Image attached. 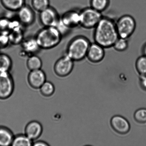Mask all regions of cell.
<instances>
[{"label": "cell", "mask_w": 146, "mask_h": 146, "mask_svg": "<svg viewBox=\"0 0 146 146\" xmlns=\"http://www.w3.org/2000/svg\"><path fill=\"white\" fill-rule=\"evenodd\" d=\"M94 29V42L105 49L113 47L119 38L115 22L108 17H103Z\"/></svg>", "instance_id": "obj_1"}, {"label": "cell", "mask_w": 146, "mask_h": 146, "mask_svg": "<svg viewBox=\"0 0 146 146\" xmlns=\"http://www.w3.org/2000/svg\"><path fill=\"white\" fill-rule=\"evenodd\" d=\"M40 49L55 48L61 42L63 36L56 27H44L35 37Z\"/></svg>", "instance_id": "obj_2"}, {"label": "cell", "mask_w": 146, "mask_h": 146, "mask_svg": "<svg viewBox=\"0 0 146 146\" xmlns=\"http://www.w3.org/2000/svg\"><path fill=\"white\" fill-rule=\"evenodd\" d=\"M91 43L86 37L79 35L73 38L67 46L66 55L74 61H80L86 57Z\"/></svg>", "instance_id": "obj_3"}, {"label": "cell", "mask_w": 146, "mask_h": 146, "mask_svg": "<svg viewBox=\"0 0 146 146\" xmlns=\"http://www.w3.org/2000/svg\"><path fill=\"white\" fill-rule=\"evenodd\" d=\"M115 24L119 36L128 39L135 32L137 26L133 17L127 14L120 17Z\"/></svg>", "instance_id": "obj_4"}, {"label": "cell", "mask_w": 146, "mask_h": 146, "mask_svg": "<svg viewBox=\"0 0 146 146\" xmlns=\"http://www.w3.org/2000/svg\"><path fill=\"white\" fill-rule=\"evenodd\" d=\"M80 26L85 29H94L103 17L102 13L91 7L80 11Z\"/></svg>", "instance_id": "obj_5"}, {"label": "cell", "mask_w": 146, "mask_h": 146, "mask_svg": "<svg viewBox=\"0 0 146 146\" xmlns=\"http://www.w3.org/2000/svg\"><path fill=\"white\" fill-rule=\"evenodd\" d=\"M14 82L10 72H0V100L10 98L14 92Z\"/></svg>", "instance_id": "obj_6"}, {"label": "cell", "mask_w": 146, "mask_h": 146, "mask_svg": "<svg viewBox=\"0 0 146 146\" xmlns=\"http://www.w3.org/2000/svg\"><path fill=\"white\" fill-rule=\"evenodd\" d=\"M74 61L66 55L61 57L54 64V72L58 76L64 77L69 75L73 70Z\"/></svg>", "instance_id": "obj_7"}, {"label": "cell", "mask_w": 146, "mask_h": 146, "mask_svg": "<svg viewBox=\"0 0 146 146\" xmlns=\"http://www.w3.org/2000/svg\"><path fill=\"white\" fill-rule=\"evenodd\" d=\"M39 20L44 27H55L60 18L56 10L50 6L40 12Z\"/></svg>", "instance_id": "obj_8"}, {"label": "cell", "mask_w": 146, "mask_h": 146, "mask_svg": "<svg viewBox=\"0 0 146 146\" xmlns=\"http://www.w3.org/2000/svg\"><path fill=\"white\" fill-rule=\"evenodd\" d=\"M105 49L97 43H91L86 58L93 63L101 62L105 57Z\"/></svg>", "instance_id": "obj_9"}, {"label": "cell", "mask_w": 146, "mask_h": 146, "mask_svg": "<svg viewBox=\"0 0 146 146\" xmlns=\"http://www.w3.org/2000/svg\"><path fill=\"white\" fill-rule=\"evenodd\" d=\"M17 12L18 20L23 25L28 26L33 23L35 21L34 9L29 6L25 4Z\"/></svg>", "instance_id": "obj_10"}, {"label": "cell", "mask_w": 146, "mask_h": 146, "mask_svg": "<svg viewBox=\"0 0 146 146\" xmlns=\"http://www.w3.org/2000/svg\"><path fill=\"white\" fill-rule=\"evenodd\" d=\"M29 84L34 89H39L41 86L46 81V76L41 69L30 71L28 78Z\"/></svg>", "instance_id": "obj_11"}, {"label": "cell", "mask_w": 146, "mask_h": 146, "mask_svg": "<svg viewBox=\"0 0 146 146\" xmlns=\"http://www.w3.org/2000/svg\"><path fill=\"white\" fill-rule=\"evenodd\" d=\"M42 124L39 121H33L26 125L24 134L33 141H36L40 137L43 132Z\"/></svg>", "instance_id": "obj_12"}, {"label": "cell", "mask_w": 146, "mask_h": 146, "mask_svg": "<svg viewBox=\"0 0 146 146\" xmlns=\"http://www.w3.org/2000/svg\"><path fill=\"white\" fill-rule=\"evenodd\" d=\"M111 127L118 133L125 134L129 132L131 128L129 122L124 117L121 116H114L111 121Z\"/></svg>", "instance_id": "obj_13"}, {"label": "cell", "mask_w": 146, "mask_h": 146, "mask_svg": "<svg viewBox=\"0 0 146 146\" xmlns=\"http://www.w3.org/2000/svg\"><path fill=\"white\" fill-rule=\"evenodd\" d=\"M60 19L65 25L72 29L80 26V11H67L60 17Z\"/></svg>", "instance_id": "obj_14"}, {"label": "cell", "mask_w": 146, "mask_h": 146, "mask_svg": "<svg viewBox=\"0 0 146 146\" xmlns=\"http://www.w3.org/2000/svg\"><path fill=\"white\" fill-rule=\"evenodd\" d=\"M21 44L23 52L31 55L36 54L40 49L35 37L24 39Z\"/></svg>", "instance_id": "obj_15"}, {"label": "cell", "mask_w": 146, "mask_h": 146, "mask_svg": "<svg viewBox=\"0 0 146 146\" xmlns=\"http://www.w3.org/2000/svg\"><path fill=\"white\" fill-rule=\"evenodd\" d=\"M14 135L10 129L0 126V146H11Z\"/></svg>", "instance_id": "obj_16"}, {"label": "cell", "mask_w": 146, "mask_h": 146, "mask_svg": "<svg viewBox=\"0 0 146 146\" xmlns=\"http://www.w3.org/2000/svg\"><path fill=\"white\" fill-rule=\"evenodd\" d=\"M10 44L14 45L21 44L24 39L23 32L21 27L11 30L8 34Z\"/></svg>", "instance_id": "obj_17"}, {"label": "cell", "mask_w": 146, "mask_h": 146, "mask_svg": "<svg viewBox=\"0 0 146 146\" xmlns=\"http://www.w3.org/2000/svg\"><path fill=\"white\" fill-rule=\"evenodd\" d=\"M3 6L8 11H17L25 5V0H1Z\"/></svg>", "instance_id": "obj_18"}, {"label": "cell", "mask_w": 146, "mask_h": 146, "mask_svg": "<svg viewBox=\"0 0 146 146\" xmlns=\"http://www.w3.org/2000/svg\"><path fill=\"white\" fill-rule=\"evenodd\" d=\"M42 66V60L36 54L29 56L27 61V66L30 71L41 69Z\"/></svg>", "instance_id": "obj_19"}, {"label": "cell", "mask_w": 146, "mask_h": 146, "mask_svg": "<svg viewBox=\"0 0 146 146\" xmlns=\"http://www.w3.org/2000/svg\"><path fill=\"white\" fill-rule=\"evenodd\" d=\"M33 142L25 134H20L14 135L12 146H31Z\"/></svg>", "instance_id": "obj_20"}, {"label": "cell", "mask_w": 146, "mask_h": 146, "mask_svg": "<svg viewBox=\"0 0 146 146\" xmlns=\"http://www.w3.org/2000/svg\"><path fill=\"white\" fill-rule=\"evenodd\" d=\"M12 66L11 57L6 54L0 53V72H10Z\"/></svg>", "instance_id": "obj_21"}, {"label": "cell", "mask_w": 146, "mask_h": 146, "mask_svg": "<svg viewBox=\"0 0 146 146\" xmlns=\"http://www.w3.org/2000/svg\"><path fill=\"white\" fill-rule=\"evenodd\" d=\"M110 0H90V7L96 11L102 13L108 8Z\"/></svg>", "instance_id": "obj_22"}, {"label": "cell", "mask_w": 146, "mask_h": 146, "mask_svg": "<svg viewBox=\"0 0 146 146\" xmlns=\"http://www.w3.org/2000/svg\"><path fill=\"white\" fill-rule=\"evenodd\" d=\"M39 89L41 95L45 97H50L53 95L55 88L52 82L46 81Z\"/></svg>", "instance_id": "obj_23"}, {"label": "cell", "mask_w": 146, "mask_h": 146, "mask_svg": "<svg viewBox=\"0 0 146 146\" xmlns=\"http://www.w3.org/2000/svg\"><path fill=\"white\" fill-rule=\"evenodd\" d=\"M33 9L40 12L50 6V0H31Z\"/></svg>", "instance_id": "obj_24"}, {"label": "cell", "mask_w": 146, "mask_h": 146, "mask_svg": "<svg viewBox=\"0 0 146 146\" xmlns=\"http://www.w3.org/2000/svg\"><path fill=\"white\" fill-rule=\"evenodd\" d=\"M135 68L141 76H146V57L142 55L139 57L135 62Z\"/></svg>", "instance_id": "obj_25"}, {"label": "cell", "mask_w": 146, "mask_h": 146, "mask_svg": "<svg viewBox=\"0 0 146 146\" xmlns=\"http://www.w3.org/2000/svg\"><path fill=\"white\" fill-rule=\"evenodd\" d=\"M128 40L119 37L114 43L113 48L118 52H123L126 50L129 47Z\"/></svg>", "instance_id": "obj_26"}, {"label": "cell", "mask_w": 146, "mask_h": 146, "mask_svg": "<svg viewBox=\"0 0 146 146\" xmlns=\"http://www.w3.org/2000/svg\"><path fill=\"white\" fill-rule=\"evenodd\" d=\"M11 28V21L6 17L0 18V34H9Z\"/></svg>", "instance_id": "obj_27"}, {"label": "cell", "mask_w": 146, "mask_h": 146, "mask_svg": "<svg viewBox=\"0 0 146 146\" xmlns=\"http://www.w3.org/2000/svg\"><path fill=\"white\" fill-rule=\"evenodd\" d=\"M134 118L139 123H146V109L140 108L137 110L134 113Z\"/></svg>", "instance_id": "obj_28"}, {"label": "cell", "mask_w": 146, "mask_h": 146, "mask_svg": "<svg viewBox=\"0 0 146 146\" xmlns=\"http://www.w3.org/2000/svg\"><path fill=\"white\" fill-rule=\"evenodd\" d=\"M9 34H0V49L8 46L10 44Z\"/></svg>", "instance_id": "obj_29"}, {"label": "cell", "mask_w": 146, "mask_h": 146, "mask_svg": "<svg viewBox=\"0 0 146 146\" xmlns=\"http://www.w3.org/2000/svg\"><path fill=\"white\" fill-rule=\"evenodd\" d=\"M140 84L142 89L146 91V76H141Z\"/></svg>", "instance_id": "obj_30"}, {"label": "cell", "mask_w": 146, "mask_h": 146, "mask_svg": "<svg viewBox=\"0 0 146 146\" xmlns=\"http://www.w3.org/2000/svg\"><path fill=\"white\" fill-rule=\"evenodd\" d=\"M49 144H48L45 141H35L33 142V146H49Z\"/></svg>", "instance_id": "obj_31"}, {"label": "cell", "mask_w": 146, "mask_h": 146, "mask_svg": "<svg viewBox=\"0 0 146 146\" xmlns=\"http://www.w3.org/2000/svg\"><path fill=\"white\" fill-rule=\"evenodd\" d=\"M143 55L146 57V43L144 44L142 48Z\"/></svg>", "instance_id": "obj_32"}]
</instances>
